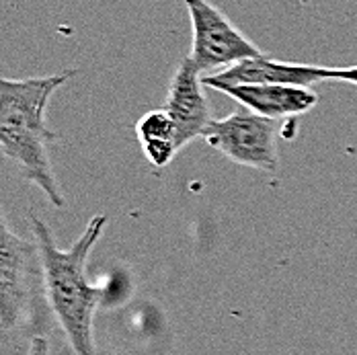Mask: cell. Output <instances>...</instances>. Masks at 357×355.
<instances>
[{
  "mask_svg": "<svg viewBox=\"0 0 357 355\" xmlns=\"http://www.w3.org/2000/svg\"><path fill=\"white\" fill-rule=\"evenodd\" d=\"M27 355H50V347H47V341L43 337H36L29 345V352Z\"/></svg>",
  "mask_w": 357,
  "mask_h": 355,
  "instance_id": "obj_11",
  "label": "cell"
},
{
  "mask_svg": "<svg viewBox=\"0 0 357 355\" xmlns=\"http://www.w3.org/2000/svg\"><path fill=\"white\" fill-rule=\"evenodd\" d=\"M204 86L206 84L202 70L189 56L183 58L177 70L173 72L167 91V101L162 105L177 128L178 150H183L195 138H204L206 130L214 121L212 105Z\"/></svg>",
  "mask_w": 357,
  "mask_h": 355,
  "instance_id": "obj_5",
  "label": "cell"
},
{
  "mask_svg": "<svg viewBox=\"0 0 357 355\" xmlns=\"http://www.w3.org/2000/svg\"><path fill=\"white\" fill-rule=\"evenodd\" d=\"M282 126V119L263 117L247 107H238L228 117L214 119L206 130L204 140L234 165L275 173L280 167L278 142Z\"/></svg>",
  "mask_w": 357,
  "mask_h": 355,
  "instance_id": "obj_3",
  "label": "cell"
},
{
  "mask_svg": "<svg viewBox=\"0 0 357 355\" xmlns=\"http://www.w3.org/2000/svg\"><path fill=\"white\" fill-rule=\"evenodd\" d=\"M105 224V216H95L70 249L62 250L56 247L45 222L31 216L47 300L70 341L72 349L78 355H95L93 319L103 294L101 289L89 285L84 265Z\"/></svg>",
  "mask_w": 357,
  "mask_h": 355,
  "instance_id": "obj_1",
  "label": "cell"
},
{
  "mask_svg": "<svg viewBox=\"0 0 357 355\" xmlns=\"http://www.w3.org/2000/svg\"><path fill=\"white\" fill-rule=\"evenodd\" d=\"M185 6L193 29L189 58L204 76H212L245 60L265 56V52L257 47V43H252L212 2L185 0Z\"/></svg>",
  "mask_w": 357,
  "mask_h": 355,
  "instance_id": "obj_4",
  "label": "cell"
},
{
  "mask_svg": "<svg viewBox=\"0 0 357 355\" xmlns=\"http://www.w3.org/2000/svg\"><path fill=\"white\" fill-rule=\"evenodd\" d=\"M220 93L228 95L252 113L271 119L304 115L319 103V95L310 86L291 84H238L224 86L220 89Z\"/></svg>",
  "mask_w": 357,
  "mask_h": 355,
  "instance_id": "obj_8",
  "label": "cell"
},
{
  "mask_svg": "<svg viewBox=\"0 0 357 355\" xmlns=\"http://www.w3.org/2000/svg\"><path fill=\"white\" fill-rule=\"evenodd\" d=\"M333 80L349 82V84L357 86V66H351V68H333Z\"/></svg>",
  "mask_w": 357,
  "mask_h": 355,
  "instance_id": "obj_10",
  "label": "cell"
},
{
  "mask_svg": "<svg viewBox=\"0 0 357 355\" xmlns=\"http://www.w3.org/2000/svg\"><path fill=\"white\" fill-rule=\"evenodd\" d=\"M322 80H333V68L312 64H289L278 62L267 54L261 58L245 60L232 68L204 76V84L210 89L238 86V84H291V86H312Z\"/></svg>",
  "mask_w": 357,
  "mask_h": 355,
  "instance_id": "obj_7",
  "label": "cell"
},
{
  "mask_svg": "<svg viewBox=\"0 0 357 355\" xmlns=\"http://www.w3.org/2000/svg\"><path fill=\"white\" fill-rule=\"evenodd\" d=\"M70 76L72 72L27 80L0 76V148L58 208L64 206V197L50 165L47 144L56 134L45 126V107Z\"/></svg>",
  "mask_w": 357,
  "mask_h": 355,
  "instance_id": "obj_2",
  "label": "cell"
},
{
  "mask_svg": "<svg viewBox=\"0 0 357 355\" xmlns=\"http://www.w3.org/2000/svg\"><path fill=\"white\" fill-rule=\"evenodd\" d=\"M29 245L17 236L0 210V324L15 326L29 302Z\"/></svg>",
  "mask_w": 357,
  "mask_h": 355,
  "instance_id": "obj_6",
  "label": "cell"
},
{
  "mask_svg": "<svg viewBox=\"0 0 357 355\" xmlns=\"http://www.w3.org/2000/svg\"><path fill=\"white\" fill-rule=\"evenodd\" d=\"M136 134L140 138L146 158L158 169L167 167L178 152L177 128L165 109L146 113L136 123Z\"/></svg>",
  "mask_w": 357,
  "mask_h": 355,
  "instance_id": "obj_9",
  "label": "cell"
}]
</instances>
